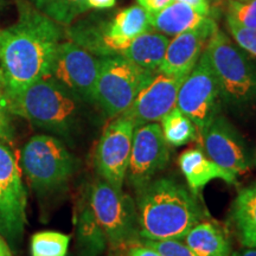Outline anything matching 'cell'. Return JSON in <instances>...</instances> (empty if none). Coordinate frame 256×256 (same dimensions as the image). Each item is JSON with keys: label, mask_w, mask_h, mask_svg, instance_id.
Returning a JSON list of instances; mask_svg holds the SVG:
<instances>
[{"label": "cell", "mask_w": 256, "mask_h": 256, "mask_svg": "<svg viewBox=\"0 0 256 256\" xmlns=\"http://www.w3.org/2000/svg\"><path fill=\"white\" fill-rule=\"evenodd\" d=\"M156 74L140 68L121 55L101 57L95 104L110 119L120 116Z\"/></svg>", "instance_id": "5"}, {"label": "cell", "mask_w": 256, "mask_h": 256, "mask_svg": "<svg viewBox=\"0 0 256 256\" xmlns=\"http://www.w3.org/2000/svg\"><path fill=\"white\" fill-rule=\"evenodd\" d=\"M78 247L81 256H98L107 248V238L94 215L90 204L80 206L76 217Z\"/></svg>", "instance_id": "22"}, {"label": "cell", "mask_w": 256, "mask_h": 256, "mask_svg": "<svg viewBox=\"0 0 256 256\" xmlns=\"http://www.w3.org/2000/svg\"><path fill=\"white\" fill-rule=\"evenodd\" d=\"M159 122L165 140L171 146L179 147L186 145L198 138L197 127L177 107L170 110Z\"/></svg>", "instance_id": "23"}, {"label": "cell", "mask_w": 256, "mask_h": 256, "mask_svg": "<svg viewBox=\"0 0 256 256\" xmlns=\"http://www.w3.org/2000/svg\"><path fill=\"white\" fill-rule=\"evenodd\" d=\"M206 52L218 83L220 96L230 104L242 106L256 98V69L244 50L226 32L217 30Z\"/></svg>", "instance_id": "4"}, {"label": "cell", "mask_w": 256, "mask_h": 256, "mask_svg": "<svg viewBox=\"0 0 256 256\" xmlns=\"http://www.w3.org/2000/svg\"><path fill=\"white\" fill-rule=\"evenodd\" d=\"M232 256H236V252H235V254H232Z\"/></svg>", "instance_id": "39"}, {"label": "cell", "mask_w": 256, "mask_h": 256, "mask_svg": "<svg viewBox=\"0 0 256 256\" xmlns=\"http://www.w3.org/2000/svg\"><path fill=\"white\" fill-rule=\"evenodd\" d=\"M88 8L96 10H107L114 8L116 4V0H86Z\"/></svg>", "instance_id": "33"}, {"label": "cell", "mask_w": 256, "mask_h": 256, "mask_svg": "<svg viewBox=\"0 0 256 256\" xmlns=\"http://www.w3.org/2000/svg\"><path fill=\"white\" fill-rule=\"evenodd\" d=\"M148 18L153 30L164 34L168 37H174L197 28L209 17L198 14L196 10L186 4L174 0L160 11L148 14Z\"/></svg>", "instance_id": "19"}, {"label": "cell", "mask_w": 256, "mask_h": 256, "mask_svg": "<svg viewBox=\"0 0 256 256\" xmlns=\"http://www.w3.org/2000/svg\"><path fill=\"white\" fill-rule=\"evenodd\" d=\"M236 256H256V248H247L241 252H236Z\"/></svg>", "instance_id": "35"}, {"label": "cell", "mask_w": 256, "mask_h": 256, "mask_svg": "<svg viewBox=\"0 0 256 256\" xmlns=\"http://www.w3.org/2000/svg\"><path fill=\"white\" fill-rule=\"evenodd\" d=\"M226 26L234 42L249 55L256 57V30L238 26L229 20H226Z\"/></svg>", "instance_id": "28"}, {"label": "cell", "mask_w": 256, "mask_h": 256, "mask_svg": "<svg viewBox=\"0 0 256 256\" xmlns=\"http://www.w3.org/2000/svg\"><path fill=\"white\" fill-rule=\"evenodd\" d=\"M40 14L52 19L60 26H68L87 11L86 0H32Z\"/></svg>", "instance_id": "24"}, {"label": "cell", "mask_w": 256, "mask_h": 256, "mask_svg": "<svg viewBox=\"0 0 256 256\" xmlns=\"http://www.w3.org/2000/svg\"><path fill=\"white\" fill-rule=\"evenodd\" d=\"M183 240L196 256H232V244L226 232L212 222L197 223Z\"/></svg>", "instance_id": "20"}, {"label": "cell", "mask_w": 256, "mask_h": 256, "mask_svg": "<svg viewBox=\"0 0 256 256\" xmlns=\"http://www.w3.org/2000/svg\"><path fill=\"white\" fill-rule=\"evenodd\" d=\"M220 92L206 50L179 88L177 106L197 127L198 136L218 115Z\"/></svg>", "instance_id": "8"}, {"label": "cell", "mask_w": 256, "mask_h": 256, "mask_svg": "<svg viewBox=\"0 0 256 256\" xmlns=\"http://www.w3.org/2000/svg\"><path fill=\"white\" fill-rule=\"evenodd\" d=\"M122 256H162L158 252L144 243H130L127 246Z\"/></svg>", "instance_id": "30"}, {"label": "cell", "mask_w": 256, "mask_h": 256, "mask_svg": "<svg viewBox=\"0 0 256 256\" xmlns=\"http://www.w3.org/2000/svg\"><path fill=\"white\" fill-rule=\"evenodd\" d=\"M5 94L12 115L23 118L34 127L68 140L81 130L87 102L50 76Z\"/></svg>", "instance_id": "3"}, {"label": "cell", "mask_w": 256, "mask_h": 256, "mask_svg": "<svg viewBox=\"0 0 256 256\" xmlns=\"http://www.w3.org/2000/svg\"><path fill=\"white\" fill-rule=\"evenodd\" d=\"M220 2V0H209V2Z\"/></svg>", "instance_id": "37"}, {"label": "cell", "mask_w": 256, "mask_h": 256, "mask_svg": "<svg viewBox=\"0 0 256 256\" xmlns=\"http://www.w3.org/2000/svg\"><path fill=\"white\" fill-rule=\"evenodd\" d=\"M136 192L142 240H183L206 217L196 194L172 178L153 179Z\"/></svg>", "instance_id": "2"}, {"label": "cell", "mask_w": 256, "mask_h": 256, "mask_svg": "<svg viewBox=\"0 0 256 256\" xmlns=\"http://www.w3.org/2000/svg\"><path fill=\"white\" fill-rule=\"evenodd\" d=\"M22 166L32 186L49 192L68 183L75 172L76 160L60 139L40 134L25 144Z\"/></svg>", "instance_id": "6"}, {"label": "cell", "mask_w": 256, "mask_h": 256, "mask_svg": "<svg viewBox=\"0 0 256 256\" xmlns=\"http://www.w3.org/2000/svg\"><path fill=\"white\" fill-rule=\"evenodd\" d=\"M255 164H256V154H255Z\"/></svg>", "instance_id": "40"}, {"label": "cell", "mask_w": 256, "mask_h": 256, "mask_svg": "<svg viewBox=\"0 0 256 256\" xmlns=\"http://www.w3.org/2000/svg\"><path fill=\"white\" fill-rule=\"evenodd\" d=\"M88 200L112 248H124L134 242L139 226L132 198L101 178L92 186Z\"/></svg>", "instance_id": "7"}, {"label": "cell", "mask_w": 256, "mask_h": 256, "mask_svg": "<svg viewBox=\"0 0 256 256\" xmlns=\"http://www.w3.org/2000/svg\"><path fill=\"white\" fill-rule=\"evenodd\" d=\"M185 78L156 72L138 94L122 116L132 119L136 126L159 122L177 106L178 92Z\"/></svg>", "instance_id": "15"}, {"label": "cell", "mask_w": 256, "mask_h": 256, "mask_svg": "<svg viewBox=\"0 0 256 256\" xmlns=\"http://www.w3.org/2000/svg\"><path fill=\"white\" fill-rule=\"evenodd\" d=\"M4 2H5V0H0V8H2V5L4 4Z\"/></svg>", "instance_id": "36"}, {"label": "cell", "mask_w": 256, "mask_h": 256, "mask_svg": "<svg viewBox=\"0 0 256 256\" xmlns=\"http://www.w3.org/2000/svg\"><path fill=\"white\" fill-rule=\"evenodd\" d=\"M60 42V25L34 5L20 2L18 20L0 32L2 89L6 92H17L49 78Z\"/></svg>", "instance_id": "1"}, {"label": "cell", "mask_w": 256, "mask_h": 256, "mask_svg": "<svg viewBox=\"0 0 256 256\" xmlns=\"http://www.w3.org/2000/svg\"><path fill=\"white\" fill-rule=\"evenodd\" d=\"M168 43L170 37L152 28L136 37L120 55L140 68L158 72Z\"/></svg>", "instance_id": "18"}, {"label": "cell", "mask_w": 256, "mask_h": 256, "mask_svg": "<svg viewBox=\"0 0 256 256\" xmlns=\"http://www.w3.org/2000/svg\"><path fill=\"white\" fill-rule=\"evenodd\" d=\"M0 256H12L8 243L4 241L2 236H0Z\"/></svg>", "instance_id": "34"}, {"label": "cell", "mask_w": 256, "mask_h": 256, "mask_svg": "<svg viewBox=\"0 0 256 256\" xmlns=\"http://www.w3.org/2000/svg\"><path fill=\"white\" fill-rule=\"evenodd\" d=\"M11 110L4 89H0V142L10 144L14 142V130L12 126Z\"/></svg>", "instance_id": "29"}, {"label": "cell", "mask_w": 256, "mask_h": 256, "mask_svg": "<svg viewBox=\"0 0 256 256\" xmlns=\"http://www.w3.org/2000/svg\"><path fill=\"white\" fill-rule=\"evenodd\" d=\"M0 82H2V69H0Z\"/></svg>", "instance_id": "38"}, {"label": "cell", "mask_w": 256, "mask_h": 256, "mask_svg": "<svg viewBox=\"0 0 256 256\" xmlns=\"http://www.w3.org/2000/svg\"><path fill=\"white\" fill-rule=\"evenodd\" d=\"M226 20L256 30V0H228Z\"/></svg>", "instance_id": "26"}, {"label": "cell", "mask_w": 256, "mask_h": 256, "mask_svg": "<svg viewBox=\"0 0 256 256\" xmlns=\"http://www.w3.org/2000/svg\"><path fill=\"white\" fill-rule=\"evenodd\" d=\"M170 150L158 122L136 126L126 178L139 191L168 164Z\"/></svg>", "instance_id": "12"}, {"label": "cell", "mask_w": 256, "mask_h": 256, "mask_svg": "<svg viewBox=\"0 0 256 256\" xmlns=\"http://www.w3.org/2000/svg\"><path fill=\"white\" fill-rule=\"evenodd\" d=\"M232 222L243 247L256 248V183L238 192L232 206Z\"/></svg>", "instance_id": "21"}, {"label": "cell", "mask_w": 256, "mask_h": 256, "mask_svg": "<svg viewBox=\"0 0 256 256\" xmlns=\"http://www.w3.org/2000/svg\"><path fill=\"white\" fill-rule=\"evenodd\" d=\"M136 124L122 115L106 126L95 152L96 171L104 180L122 188L126 179Z\"/></svg>", "instance_id": "11"}, {"label": "cell", "mask_w": 256, "mask_h": 256, "mask_svg": "<svg viewBox=\"0 0 256 256\" xmlns=\"http://www.w3.org/2000/svg\"><path fill=\"white\" fill-rule=\"evenodd\" d=\"M217 30L218 26L216 22L209 17L197 28L170 40L158 72L170 76H188L206 50L208 42Z\"/></svg>", "instance_id": "16"}, {"label": "cell", "mask_w": 256, "mask_h": 256, "mask_svg": "<svg viewBox=\"0 0 256 256\" xmlns=\"http://www.w3.org/2000/svg\"><path fill=\"white\" fill-rule=\"evenodd\" d=\"M136 2L138 5L145 10L146 12L154 14V12H158L160 10L166 8L174 0H136Z\"/></svg>", "instance_id": "31"}, {"label": "cell", "mask_w": 256, "mask_h": 256, "mask_svg": "<svg viewBox=\"0 0 256 256\" xmlns=\"http://www.w3.org/2000/svg\"><path fill=\"white\" fill-rule=\"evenodd\" d=\"M203 152L229 174L238 177L249 170V160L242 138L220 115L200 134Z\"/></svg>", "instance_id": "14"}, {"label": "cell", "mask_w": 256, "mask_h": 256, "mask_svg": "<svg viewBox=\"0 0 256 256\" xmlns=\"http://www.w3.org/2000/svg\"><path fill=\"white\" fill-rule=\"evenodd\" d=\"M150 30L148 12L139 5H132L120 10L98 30L84 32L74 42L100 57L120 55L136 37Z\"/></svg>", "instance_id": "10"}, {"label": "cell", "mask_w": 256, "mask_h": 256, "mask_svg": "<svg viewBox=\"0 0 256 256\" xmlns=\"http://www.w3.org/2000/svg\"><path fill=\"white\" fill-rule=\"evenodd\" d=\"M70 236L58 232H40L31 238V256H66Z\"/></svg>", "instance_id": "25"}, {"label": "cell", "mask_w": 256, "mask_h": 256, "mask_svg": "<svg viewBox=\"0 0 256 256\" xmlns=\"http://www.w3.org/2000/svg\"><path fill=\"white\" fill-rule=\"evenodd\" d=\"M101 57L75 43L60 42L57 48L50 78L87 104H95V87Z\"/></svg>", "instance_id": "9"}, {"label": "cell", "mask_w": 256, "mask_h": 256, "mask_svg": "<svg viewBox=\"0 0 256 256\" xmlns=\"http://www.w3.org/2000/svg\"><path fill=\"white\" fill-rule=\"evenodd\" d=\"M142 242L154 249L162 256H196L182 238L142 240Z\"/></svg>", "instance_id": "27"}, {"label": "cell", "mask_w": 256, "mask_h": 256, "mask_svg": "<svg viewBox=\"0 0 256 256\" xmlns=\"http://www.w3.org/2000/svg\"><path fill=\"white\" fill-rule=\"evenodd\" d=\"M0 32H2V30H0Z\"/></svg>", "instance_id": "41"}, {"label": "cell", "mask_w": 256, "mask_h": 256, "mask_svg": "<svg viewBox=\"0 0 256 256\" xmlns=\"http://www.w3.org/2000/svg\"><path fill=\"white\" fill-rule=\"evenodd\" d=\"M178 165L186 180L188 190L196 196L214 179H222L228 184H236L238 182V177L214 162L200 148L184 151L179 156Z\"/></svg>", "instance_id": "17"}, {"label": "cell", "mask_w": 256, "mask_h": 256, "mask_svg": "<svg viewBox=\"0 0 256 256\" xmlns=\"http://www.w3.org/2000/svg\"><path fill=\"white\" fill-rule=\"evenodd\" d=\"M174 2L186 4L188 6H190V8L196 10L198 14L206 16V17H209L211 12L209 0H174Z\"/></svg>", "instance_id": "32"}, {"label": "cell", "mask_w": 256, "mask_h": 256, "mask_svg": "<svg viewBox=\"0 0 256 256\" xmlns=\"http://www.w3.org/2000/svg\"><path fill=\"white\" fill-rule=\"evenodd\" d=\"M26 191L14 154L0 142V230L11 241H19L26 223Z\"/></svg>", "instance_id": "13"}]
</instances>
